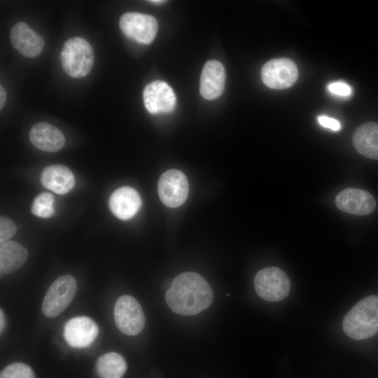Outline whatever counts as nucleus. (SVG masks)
I'll return each mask as SVG.
<instances>
[{
  "instance_id": "nucleus-19",
  "label": "nucleus",
  "mask_w": 378,
  "mask_h": 378,
  "mask_svg": "<svg viewBox=\"0 0 378 378\" xmlns=\"http://www.w3.org/2000/svg\"><path fill=\"white\" fill-rule=\"evenodd\" d=\"M28 252L22 245L7 241L0 246V272L7 274L19 269L27 260Z\"/></svg>"
},
{
  "instance_id": "nucleus-18",
  "label": "nucleus",
  "mask_w": 378,
  "mask_h": 378,
  "mask_svg": "<svg viewBox=\"0 0 378 378\" xmlns=\"http://www.w3.org/2000/svg\"><path fill=\"white\" fill-rule=\"evenodd\" d=\"M352 141L359 153L378 160V122H368L359 126L353 134Z\"/></svg>"
},
{
  "instance_id": "nucleus-3",
  "label": "nucleus",
  "mask_w": 378,
  "mask_h": 378,
  "mask_svg": "<svg viewBox=\"0 0 378 378\" xmlns=\"http://www.w3.org/2000/svg\"><path fill=\"white\" fill-rule=\"evenodd\" d=\"M60 59L62 66L67 75L73 78L84 77L93 66V50L84 38L73 37L64 43Z\"/></svg>"
},
{
  "instance_id": "nucleus-17",
  "label": "nucleus",
  "mask_w": 378,
  "mask_h": 378,
  "mask_svg": "<svg viewBox=\"0 0 378 378\" xmlns=\"http://www.w3.org/2000/svg\"><path fill=\"white\" fill-rule=\"evenodd\" d=\"M41 181L45 188L60 195L70 191L75 184L72 172L61 164L46 167L42 171Z\"/></svg>"
},
{
  "instance_id": "nucleus-5",
  "label": "nucleus",
  "mask_w": 378,
  "mask_h": 378,
  "mask_svg": "<svg viewBox=\"0 0 378 378\" xmlns=\"http://www.w3.org/2000/svg\"><path fill=\"white\" fill-rule=\"evenodd\" d=\"M76 288V281L71 275L64 274L56 279L43 298V314L48 318H54L60 314L72 301Z\"/></svg>"
},
{
  "instance_id": "nucleus-22",
  "label": "nucleus",
  "mask_w": 378,
  "mask_h": 378,
  "mask_svg": "<svg viewBox=\"0 0 378 378\" xmlns=\"http://www.w3.org/2000/svg\"><path fill=\"white\" fill-rule=\"evenodd\" d=\"M0 378H36L32 369L22 363H15L3 369Z\"/></svg>"
},
{
  "instance_id": "nucleus-28",
  "label": "nucleus",
  "mask_w": 378,
  "mask_h": 378,
  "mask_svg": "<svg viewBox=\"0 0 378 378\" xmlns=\"http://www.w3.org/2000/svg\"><path fill=\"white\" fill-rule=\"evenodd\" d=\"M150 3H153V4H162V3H164L165 1H162V0H153V1H149Z\"/></svg>"
},
{
  "instance_id": "nucleus-14",
  "label": "nucleus",
  "mask_w": 378,
  "mask_h": 378,
  "mask_svg": "<svg viewBox=\"0 0 378 378\" xmlns=\"http://www.w3.org/2000/svg\"><path fill=\"white\" fill-rule=\"evenodd\" d=\"M225 81V71L223 64L217 60L206 62L200 77V94L206 99H215L223 93Z\"/></svg>"
},
{
  "instance_id": "nucleus-25",
  "label": "nucleus",
  "mask_w": 378,
  "mask_h": 378,
  "mask_svg": "<svg viewBox=\"0 0 378 378\" xmlns=\"http://www.w3.org/2000/svg\"><path fill=\"white\" fill-rule=\"evenodd\" d=\"M318 122L323 127L328 128L333 131H339L341 130L340 122L326 115H319L317 118Z\"/></svg>"
},
{
  "instance_id": "nucleus-4",
  "label": "nucleus",
  "mask_w": 378,
  "mask_h": 378,
  "mask_svg": "<svg viewBox=\"0 0 378 378\" xmlns=\"http://www.w3.org/2000/svg\"><path fill=\"white\" fill-rule=\"evenodd\" d=\"M254 288L257 294L268 302H278L288 295L290 284L286 274L280 268H264L255 276Z\"/></svg>"
},
{
  "instance_id": "nucleus-23",
  "label": "nucleus",
  "mask_w": 378,
  "mask_h": 378,
  "mask_svg": "<svg viewBox=\"0 0 378 378\" xmlns=\"http://www.w3.org/2000/svg\"><path fill=\"white\" fill-rule=\"evenodd\" d=\"M16 232V226L13 220L5 216L0 218V241L1 244L9 241Z\"/></svg>"
},
{
  "instance_id": "nucleus-13",
  "label": "nucleus",
  "mask_w": 378,
  "mask_h": 378,
  "mask_svg": "<svg viewBox=\"0 0 378 378\" xmlns=\"http://www.w3.org/2000/svg\"><path fill=\"white\" fill-rule=\"evenodd\" d=\"M10 39L13 46L27 57L38 56L44 47L43 37L22 22L12 27Z\"/></svg>"
},
{
  "instance_id": "nucleus-7",
  "label": "nucleus",
  "mask_w": 378,
  "mask_h": 378,
  "mask_svg": "<svg viewBox=\"0 0 378 378\" xmlns=\"http://www.w3.org/2000/svg\"><path fill=\"white\" fill-rule=\"evenodd\" d=\"M158 191L161 202L165 206L175 208L182 205L189 191L186 176L177 169L164 172L159 178Z\"/></svg>"
},
{
  "instance_id": "nucleus-15",
  "label": "nucleus",
  "mask_w": 378,
  "mask_h": 378,
  "mask_svg": "<svg viewBox=\"0 0 378 378\" xmlns=\"http://www.w3.org/2000/svg\"><path fill=\"white\" fill-rule=\"evenodd\" d=\"M108 204L114 216L121 220H127L137 213L141 205V200L136 190L124 186L111 194Z\"/></svg>"
},
{
  "instance_id": "nucleus-27",
  "label": "nucleus",
  "mask_w": 378,
  "mask_h": 378,
  "mask_svg": "<svg viewBox=\"0 0 378 378\" xmlns=\"http://www.w3.org/2000/svg\"><path fill=\"white\" fill-rule=\"evenodd\" d=\"M0 321H1L0 322L1 332H2L4 328V325H5V316H4V311L2 310V309H1Z\"/></svg>"
},
{
  "instance_id": "nucleus-21",
  "label": "nucleus",
  "mask_w": 378,
  "mask_h": 378,
  "mask_svg": "<svg viewBox=\"0 0 378 378\" xmlns=\"http://www.w3.org/2000/svg\"><path fill=\"white\" fill-rule=\"evenodd\" d=\"M53 204V195L48 192H43L34 198L31 211L36 216L44 218H50L54 214Z\"/></svg>"
},
{
  "instance_id": "nucleus-20",
  "label": "nucleus",
  "mask_w": 378,
  "mask_h": 378,
  "mask_svg": "<svg viewBox=\"0 0 378 378\" xmlns=\"http://www.w3.org/2000/svg\"><path fill=\"white\" fill-rule=\"evenodd\" d=\"M96 370L100 378H122L127 370V363L121 355L106 353L97 358Z\"/></svg>"
},
{
  "instance_id": "nucleus-24",
  "label": "nucleus",
  "mask_w": 378,
  "mask_h": 378,
  "mask_svg": "<svg viewBox=\"0 0 378 378\" xmlns=\"http://www.w3.org/2000/svg\"><path fill=\"white\" fill-rule=\"evenodd\" d=\"M328 90L330 93L340 97H348L352 93L351 88L343 81L330 83L328 85Z\"/></svg>"
},
{
  "instance_id": "nucleus-8",
  "label": "nucleus",
  "mask_w": 378,
  "mask_h": 378,
  "mask_svg": "<svg viewBox=\"0 0 378 378\" xmlns=\"http://www.w3.org/2000/svg\"><path fill=\"white\" fill-rule=\"evenodd\" d=\"M119 24L127 37L143 44H149L155 39L158 28L153 16L136 12L124 13Z\"/></svg>"
},
{
  "instance_id": "nucleus-1",
  "label": "nucleus",
  "mask_w": 378,
  "mask_h": 378,
  "mask_svg": "<svg viewBox=\"0 0 378 378\" xmlns=\"http://www.w3.org/2000/svg\"><path fill=\"white\" fill-rule=\"evenodd\" d=\"M213 298L214 293L208 282L200 274L192 272L177 275L165 293L169 308L183 316L200 313L211 305Z\"/></svg>"
},
{
  "instance_id": "nucleus-10",
  "label": "nucleus",
  "mask_w": 378,
  "mask_h": 378,
  "mask_svg": "<svg viewBox=\"0 0 378 378\" xmlns=\"http://www.w3.org/2000/svg\"><path fill=\"white\" fill-rule=\"evenodd\" d=\"M143 98L146 108L153 114L171 112L176 103L173 90L162 80L148 84L144 90Z\"/></svg>"
},
{
  "instance_id": "nucleus-16",
  "label": "nucleus",
  "mask_w": 378,
  "mask_h": 378,
  "mask_svg": "<svg viewBox=\"0 0 378 378\" xmlns=\"http://www.w3.org/2000/svg\"><path fill=\"white\" fill-rule=\"evenodd\" d=\"M29 139L37 148L46 152H56L64 145L62 132L54 125L41 122L35 124L29 132Z\"/></svg>"
},
{
  "instance_id": "nucleus-11",
  "label": "nucleus",
  "mask_w": 378,
  "mask_h": 378,
  "mask_svg": "<svg viewBox=\"0 0 378 378\" xmlns=\"http://www.w3.org/2000/svg\"><path fill=\"white\" fill-rule=\"evenodd\" d=\"M99 328L96 323L87 316H78L69 320L64 327V338L74 348L89 346L96 339Z\"/></svg>"
},
{
  "instance_id": "nucleus-9",
  "label": "nucleus",
  "mask_w": 378,
  "mask_h": 378,
  "mask_svg": "<svg viewBox=\"0 0 378 378\" xmlns=\"http://www.w3.org/2000/svg\"><path fill=\"white\" fill-rule=\"evenodd\" d=\"M296 64L288 58L273 59L266 62L261 70L262 82L267 87L282 90L292 86L298 79Z\"/></svg>"
},
{
  "instance_id": "nucleus-26",
  "label": "nucleus",
  "mask_w": 378,
  "mask_h": 378,
  "mask_svg": "<svg viewBox=\"0 0 378 378\" xmlns=\"http://www.w3.org/2000/svg\"><path fill=\"white\" fill-rule=\"evenodd\" d=\"M6 99V91L4 88L2 86H1L0 87V108L1 109H2L4 106Z\"/></svg>"
},
{
  "instance_id": "nucleus-12",
  "label": "nucleus",
  "mask_w": 378,
  "mask_h": 378,
  "mask_svg": "<svg viewBox=\"0 0 378 378\" xmlns=\"http://www.w3.org/2000/svg\"><path fill=\"white\" fill-rule=\"evenodd\" d=\"M335 204L343 212L354 216H365L374 210L376 201L366 190L348 188L337 194Z\"/></svg>"
},
{
  "instance_id": "nucleus-2",
  "label": "nucleus",
  "mask_w": 378,
  "mask_h": 378,
  "mask_svg": "<svg viewBox=\"0 0 378 378\" xmlns=\"http://www.w3.org/2000/svg\"><path fill=\"white\" fill-rule=\"evenodd\" d=\"M342 328L349 337L361 340L378 332V296L370 295L359 301L345 315Z\"/></svg>"
},
{
  "instance_id": "nucleus-6",
  "label": "nucleus",
  "mask_w": 378,
  "mask_h": 378,
  "mask_svg": "<svg viewBox=\"0 0 378 378\" xmlns=\"http://www.w3.org/2000/svg\"><path fill=\"white\" fill-rule=\"evenodd\" d=\"M114 320L118 328L127 335H136L144 328L145 316L139 302L125 295L117 300L114 307Z\"/></svg>"
}]
</instances>
